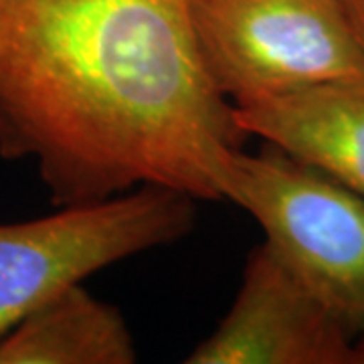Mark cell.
Masks as SVG:
<instances>
[{"instance_id": "1", "label": "cell", "mask_w": 364, "mask_h": 364, "mask_svg": "<svg viewBox=\"0 0 364 364\" xmlns=\"http://www.w3.org/2000/svg\"><path fill=\"white\" fill-rule=\"evenodd\" d=\"M245 138L191 0H0V156L33 160L53 205L148 184L223 200Z\"/></svg>"}, {"instance_id": "2", "label": "cell", "mask_w": 364, "mask_h": 364, "mask_svg": "<svg viewBox=\"0 0 364 364\" xmlns=\"http://www.w3.org/2000/svg\"><path fill=\"white\" fill-rule=\"evenodd\" d=\"M223 200L255 217L273 251L310 287L352 338L364 336V196L267 144L237 150Z\"/></svg>"}, {"instance_id": "3", "label": "cell", "mask_w": 364, "mask_h": 364, "mask_svg": "<svg viewBox=\"0 0 364 364\" xmlns=\"http://www.w3.org/2000/svg\"><path fill=\"white\" fill-rule=\"evenodd\" d=\"M191 18L208 77L235 107L364 75L342 0H191Z\"/></svg>"}, {"instance_id": "4", "label": "cell", "mask_w": 364, "mask_h": 364, "mask_svg": "<svg viewBox=\"0 0 364 364\" xmlns=\"http://www.w3.org/2000/svg\"><path fill=\"white\" fill-rule=\"evenodd\" d=\"M195 200L148 184L43 219L0 225V338L65 287L186 237L195 227Z\"/></svg>"}, {"instance_id": "5", "label": "cell", "mask_w": 364, "mask_h": 364, "mask_svg": "<svg viewBox=\"0 0 364 364\" xmlns=\"http://www.w3.org/2000/svg\"><path fill=\"white\" fill-rule=\"evenodd\" d=\"M350 334L265 241L251 251L233 306L188 364H354Z\"/></svg>"}, {"instance_id": "6", "label": "cell", "mask_w": 364, "mask_h": 364, "mask_svg": "<svg viewBox=\"0 0 364 364\" xmlns=\"http://www.w3.org/2000/svg\"><path fill=\"white\" fill-rule=\"evenodd\" d=\"M235 116L247 136H259L364 196V75L235 107Z\"/></svg>"}, {"instance_id": "7", "label": "cell", "mask_w": 364, "mask_h": 364, "mask_svg": "<svg viewBox=\"0 0 364 364\" xmlns=\"http://www.w3.org/2000/svg\"><path fill=\"white\" fill-rule=\"evenodd\" d=\"M136 346L114 306L65 287L0 338V364H132Z\"/></svg>"}, {"instance_id": "8", "label": "cell", "mask_w": 364, "mask_h": 364, "mask_svg": "<svg viewBox=\"0 0 364 364\" xmlns=\"http://www.w3.org/2000/svg\"><path fill=\"white\" fill-rule=\"evenodd\" d=\"M346 6V13L350 16V23L356 31V37L364 49V0H342Z\"/></svg>"}, {"instance_id": "9", "label": "cell", "mask_w": 364, "mask_h": 364, "mask_svg": "<svg viewBox=\"0 0 364 364\" xmlns=\"http://www.w3.org/2000/svg\"><path fill=\"white\" fill-rule=\"evenodd\" d=\"M354 364H364V336L354 342Z\"/></svg>"}]
</instances>
